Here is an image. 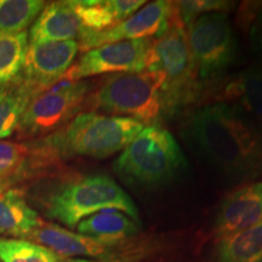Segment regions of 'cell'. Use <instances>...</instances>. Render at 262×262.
Masks as SVG:
<instances>
[{"label": "cell", "mask_w": 262, "mask_h": 262, "mask_svg": "<svg viewBox=\"0 0 262 262\" xmlns=\"http://www.w3.org/2000/svg\"><path fill=\"white\" fill-rule=\"evenodd\" d=\"M182 135L224 178L239 182L262 175V126L238 108L220 102L198 108Z\"/></svg>", "instance_id": "obj_1"}, {"label": "cell", "mask_w": 262, "mask_h": 262, "mask_svg": "<svg viewBox=\"0 0 262 262\" xmlns=\"http://www.w3.org/2000/svg\"><path fill=\"white\" fill-rule=\"evenodd\" d=\"M143 127L131 118L88 112L75 116L60 130L32 146L38 162L75 157L102 159L123 150Z\"/></svg>", "instance_id": "obj_2"}, {"label": "cell", "mask_w": 262, "mask_h": 262, "mask_svg": "<svg viewBox=\"0 0 262 262\" xmlns=\"http://www.w3.org/2000/svg\"><path fill=\"white\" fill-rule=\"evenodd\" d=\"M113 169L127 185L158 188L181 176L187 159L171 133L148 125L122 150Z\"/></svg>", "instance_id": "obj_3"}, {"label": "cell", "mask_w": 262, "mask_h": 262, "mask_svg": "<svg viewBox=\"0 0 262 262\" xmlns=\"http://www.w3.org/2000/svg\"><path fill=\"white\" fill-rule=\"evenodd\" d=\"M47 216L67 227L107 209L125 212L139 222V209L118 183L106 175H89L61 183L44 202Z\"/></svg>", "instance_id": "obj_4"}, {"label": "cell", "mask_w": 262, "mask_h": 262, "mask_svg": "<svg viewBox=\"0 0 262 262\" xmlns=\"http://www.w3.org/2000/svg\"><path fill=\"white\" fill-rule=\"evenodd\" d=\"M164 75L157 71L117 73L108 77L90 98L97 111L157 125L164 117Z\"/></svg>", "instance_id": "obj_5"}, {"label": "cell", "mask_w": 262, "mask_h": 262, "mask_svg": "<svg viewBox=\"0 0 262 262\" xmlns=\"http://www.w3.org/2000/svg\"><path fill=\"white\" fill-rule=\"evenodd\" d=\"M147 71H157L164 75L166 116L175 114L196 97L198 72L189 49L187 32L176 5L169 27L152 40Z\"/></svg>", "instance_id": "obj_6"}, {"label": "cell", "mask_w": 262, "mask_h": 262, "mask_svg": "<svg viewBox=\"0 0 262 262\" xmlns=\"http://www.w3.org/2000/svg\"><path fill=\"white\" fill-rule=\"evenodd\" d=\"M187 28V38L201 80L221 78L238 56V42L226 12H209Z\"/></svg>", "instance_id": "obj_7"}, {"label": "cell", "mask_w": 262, "mask_h": 262, "mask_svg": "<svg viewBox=\"0 0 262 262\" xmlns=\"http://www.w3.org/2000/svg\"><path fill=\"white\" fill-rule=\"evenodd\" d=\"M83 80L62 79L35 95L26 108L17 127L22 137L48 136L73 119L89 93Z\"/></svg>", "instance_id": "obj_8"}, {"label": "cell", "mask_w": 262, "mask_h": 262, "mask_svg": "<svg viewBox=\"0 0 262 262\" xmlns=\"http://www.w3.org/2000/svg\"><path fill=\"white\" fill-rule=\"evenodd\" d=\"M152 39H137L101 45L84 52L63 79L78 81L104 73H131L147 70Z\"/></svg>", "instance_id": "obj_9"}, {"label": "cell", "mask_w": 262, "mask_h": 262, "mask_svg": "<svg viewBox=\"0 0 262 262\" xmlns=\"http://www.w3.org/2000/svg\"><path fill=\"white\" fill-rule=\"evenodd\" d=\"M175 11V4L165 0L149 3L142 6L129 18L113 27L100 32L81 31L78 37L79 50L86 52L91 49L112 42L148 39L162 33L169 27L170 19Z\"/></svg>", "instance_id": "obj_10"}, {"label": "cell", "mask_w": 262, "mask_h": 262, "mask_svg": "<svg viewBox=\"0 0 262 262\" xmlns=\"http://www.w3.org/2000/svg\"><path fill=\"white\" fill-rule=\"evenodd\" d=\"M79 51L77 40L29 44L22 77L34 94L63 79Z\"/></svg>", "instance_id": "obj_11"}, {"label": "cell", "mask_w": 262, "mask_h": 262, "mask_svg": "<svg viewBox=\"0 0 262 262\" xmlns=\"http://www.w3.org/2000/svg\"><path fill=\"white\" fill-rule=\"evenodd\" d=\"M262 221V181L232 192L219 209L215 231L219 237L237 233Z\"/></svg>", "instance_id": "obj_12"}, {"label": "cell", "mask_w": 262, "mask_h": 262, "mask_svg": "<svg viewBox=\"0 0 262 262\" xmlns=\"http://www.w3.org/2000/svg\"><path fill=\"white\" fill-rule=\"evenodd\" d=\"M217 98L262 126V68L253 66L228 78L217 91Z\"/></svg>", "instance_id": "obj_13"}, {"label": "cell", "mask_w": 262, "mask_h": 262, "mask_svg": "<svg viewBox=\"0 0 262 262\" xmlns=\"http://www.w3.org/2000/svg\"><path fill=\"white\" fill-rule=\"evenodd\" d=\"M81 29L72 3L55 2L41 10L29 31V40L31 44L75 40Z\"/></svg>", "instance_id": "obj_14"}, {"label": "cell", "mask_w": 262, "mask_h": 262, "mask_svg": "<svg viewBox=\"0 0 262 262\" xmlns=\"http://www.w3.org/2000/svg\"><path fill=\"white\" fill-rule=\"evenodd\" d=\"M31 239L49 248L58 256H104L113 248L86 235L67 231L58 225L42 221Z\"/></svg>", "instance_id": "obj_15"}, {"label": "cell", "mask_w": 262, "mask_h": 262, "mask_svg": "<svg viewBox=\"0 0 262 262\" xmlns=\"http://www.w3.org/2000/svg\"><path fill=\"white\" fill-rule=\"evenodd\" d=\"M81 31L100 32L133 16L147 4L145 0H75L71 2Z\"/></svg>", "instance_id": "obj_16"}, {"label": "cell", "mask_w": 262, "mask_h": 262, "mask_svg": "<svg viewBox=\"0 0 262 262\" xmlns=\"http://www.w3.org/2000/svg\"><path fill=\"white\" fill-rule=\"evenodd\" d=\"M40 222L21 191L8 188L0 193V235L31 238Z\"/></svg>", "instance_id": "obj_17"}, {"label": "cell", "mask_w": 262, "mask_h": 262, "mask_svg": "<svg viewBox=\"0 0 262 262\" xmlns=\"http://www.w3.org/2000/svg\"><path fill=\"white\" fill-rule=\"evenodd\" d=\"M77 229L79 234L116 247L120 241L136 234L140 226L125 212L107 209L81 220Z\"/></svg>", "instance_id": "obj_18"}, {"label": "cell", "mask_w": 262, "mask_h": 262, "mask_svg": "<svg viewBox=\"0 0 262 262\" xmlns=\"http://www.w3.org/2000/svg\"><path fill=\"white\" fill-rule=\"evenodd\" d=\"M34 96L22 74L8 84H0V140L17 131L26 108Z\"/></svg>", "instance_id": "obj_19"}, {"label": "cell", "mask_w": 262, "mask_h": 262, "mask_svg": "<svg viewBox=\"0 0 262 262\" xmlns=\"http://www.w3.org/2000/svg\"><path fill=\"white\" fill-rule=\"evenodd\" d=\"M219 262H262V221L217 243Z\"/></svg>", "instance_id": "obj_20"}, {"label": "cell", "mask_w": 262, "mask_h": 262, "mask_svg": "<svg viewBox=\"0 0 262 262\" xmlns=\"http://www.w3.org/2000/svg\"><path fill=\"white\" fill-rule=\"evenodd\" d=\"M28 33H0V84L17 79L24 70L28 49Z\"/></svg>", "instance_id": "obj_21"}, {"label": "cell", "mask_w": 262, "mask_h": 262, "mask_svg": "<svg viewBox=\"0 0 262 262\" xmlns=\"http://www.w3.org/2000/svg\"><path fill=\"white\" fill-rule=\"evenodd\" d=\"M44 5L40 0H0V33L25 32L37 19Z\"/></svg>", "instance_id": "obj_22"}, {"label": "cell", "mask_w": 262, "mask_h": 262, "mask_svg": "<svg viewBox=\"0 0 262 262\" xmlns=\"http://www.w3.org/2000/svg\"><path fill=\"white\" fill-rule=\"evenodd\" d=\"M2 262H60V256L50 249L26 239L0 238Z\"/></svg>", "instance_id": "obj_23"}, {"label": "cell", "mask_w": 262, "mask_h": 262, "mask_svg": "<svg viewBox=\"0 0 262 262\" xmlns=\"http://www.w3.org/2000/svg\"><path fill=\"white\" fill-rule=\"evenodd\" d=\"M35 157L33 147L17 142L0 141V183L11 185L26 171Z\"/></svg>", "instance_id": "obj_24"}, {"label": "cell", "mask_w": 262, "mask_h": 262, "mask_svg": "<svg viewBox=\"0 0 262 262\" xmlns=\"http://www.w3.org/2000/svg\"><path fill=\"white\" fill-rule=\"evenodd\" d=\"M232 3L221 2V0H193V2L175 3L176 9L181 17L185 27H188L199 16L209 12H224L226 9L231 8Z\"/></svg>", "instance_id": "obj_25"}, {"label": "cell", "mask_w": 262, "mask_h": 262, "mask_svg": "<svg viewBox=\"0 0 262 262\" xmlns=\"http://www.w3.org/2000/svg\"><path fill=\"white\" fill-rule=\"evenodd\" d=\"M249 35H250L251 48L256 56L262 61V10L255 16Z\"/></svg>", "instance_id": "obj_26"}, {"label": "cell", "mask_w": 262, "mask_h": 262, "mask_svg": "<svg viewBox=\"0 0 262 262\" xmlns=\"http://www.w3.org/2000/svg\"><path fill=\"white\" fill-rule=\"evenodd\" d=\"M66 262H98V261H91V260H85V258H71V260Z\"/></svg>", "instance_id": "obj_27"}, {"label": "cell", "mask_w": 262, "mask_h": 262, "mask_svg": "<svg viewBox=\"0 0 262 262\" xmlns=\"http://www.w3.org/2000/svg\"><path fill=\"white\" fill-rule=\"evenodd\" d=\"M10 187V185H8V183H0V193H2L3 191H5V189H8Z\"/></svg>", "instance_id": "obj_28"}, {"label": "cell", "mask_w": 262, "mask_h": 262, "mask_svg": "<svg viewBox=\"0 0 262 262\" xmlns=\"http://www.w3.org/2000/svg\"><path fill=\"white\" fill-rule=\"evenodd\" d=\"M0 262H2V261H0Z\"/></svg>", "instance_id": "obj_29"}]
</instances>
